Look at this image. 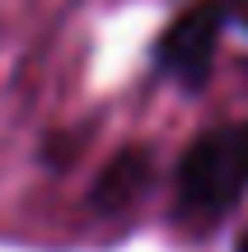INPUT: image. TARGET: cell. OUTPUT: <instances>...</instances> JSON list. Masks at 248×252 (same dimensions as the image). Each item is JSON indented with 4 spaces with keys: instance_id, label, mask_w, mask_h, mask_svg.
<instances>
[{
    "instance_id": "3957f363",
    "label": "cell",
    "mask_w": 248,
    "mask_h": 252,
    "mask_svg": "<svg viewBox=\"0 0 248 252\" xmlns=\"http://www.w3.org/2000/svg\"><path fill=\"white\" fill-rule=\"evenodd\" d=\"M239 252H248V234H244V243H239Z\"/></svg>"
},
{
    "instance_id": "7a4b0ae2",
    "label": "cell",
    "mask_w": 248,
    "mask_h": 252,
    "mask_svg": "<svg viewBox=\"0 0 248 252\" xmlns=\"http://www.w3.org/2000/svg\"><path fill=\"white\" fill-rule=\"evenodd\" d=\"M141 182H145V159L141 154H127V159L117 163V168L103 178V187H99V206H112V201H131L141 191Z\"/></svg>"
},
{
    "instance_id": "6da1fadb",
    "label": "cell",
    "mask_w": 248,
    "mask_h": 252,
    "mask_svg": "<svg viewBox=\"0 0 248 252\" xmlns=\"http://www.w3.org/2000/svg\"><path fill=\"white\" fill-rule=\"evenodd\" d=\"M248 187V126H220L206 131L178 168V201L183 215L197 224L225 215Z\"/></svg>"
}]
</instances>
